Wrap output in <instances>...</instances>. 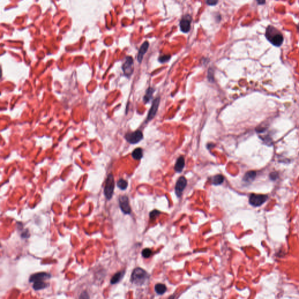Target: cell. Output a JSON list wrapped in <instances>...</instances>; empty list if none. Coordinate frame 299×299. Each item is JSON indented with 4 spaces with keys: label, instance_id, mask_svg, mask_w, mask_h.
<instances>
[{
    "label": "cell",
    "instance_id": "1",
    "mask_svg": "<svg viewBox=\"0 0 299 299\" xmlns=\"http://www.w3.org/2000/svg\"><path fill=\"white\" fill-rule=\"evenodd\" d=\"M266 36L269 41L276 47H279L283 43V35L274 27H268L266 31Z\"/></svg>",
    "mask_w": 299,
    "mask_h": 299
},
{
    "label": "cell",
    "instance_id": "18",
    "mask_svg": "<svg viewBox=\"0 0 299 299\" xmlns=\"http://www.w3.org/2000/svg\"><path fill=\"white\" fill-rule=\"evenodd\" d=\"M156 293L158 294H163L166 290V287L165 284L162 283H158L155 286Z\"/></svg>",
    "mask_w": 299,
    "mask_h": 299
},
{
    "label": "cell",
    "instance_id": "10",
    "mask_svg": "<svg viewBox=\"0 0 299 299\" xmlns=\"http://www.w3.org/2000/svg\"><path fill=\"white\" fill-rule=\"evenodd\" d=\"M160 98H157L153 102L152 106L151 107V109L149 111L148 116H147V120L150 121L151 119H153L154 118V116L157 113V112L158 111V107L160 105Z\"/></svg>",
    "mask_w": 299,
    "mask_h": 299
},
{
    "label": "cell",
    "instance_id": "9",
    "mask_svg": "<svg viewBox=\"0 0 299 299\" xmlns=\"http://www.w3.org/2000/svg\"><path fill=\"white\" fill-rule=\"evenodd\" d=\"M187 181L183 176L180 177L178 181L176 182V185H175V193L176 195L179 197L181 196L182 193L183 192V190L185 189V187L187 186Z\"/></svg>",
    "mask_w": 299,
    "mask_h": 299
},
{
    "label": "cell",
    "instance_id": "15",
    "mask_svg": "<svg viewBox=\"0 0 299 299\" xmlns=\"http://www.w3.org/2000/svg\"><path fill=\"white\" fill-rule=\"evenodd\" d=\"M124 273H125L124 271H121L115 274L111 280V283L112 284H115L116 283H118L123 278Z\"/></svg>",
    "mask_w": 299,
    "mask_h": 299
},
{
    "label": "cell",
    "instance_id": "21",
    "mask_svg": "<svg viewBox=\"0 0 299 299\" xmlns=\"http://www.w3.org/2000/svg\"><path fill=\"white\" fill-rule=\"evenodd\" d=\"M117 185L118 187H119L120 189L125 190L128 186V182L123 179H120L117 182Z\"/></svg>",
    "mask_w": 299,
    "mask_h": 299
},
{
    "label": "cell",
    "instance_id": "19",
    "mask_svg": "<svg viewBox=\"0 0 299 299\" xmlns=\"http://www.w3.org/2000/svg\"><path fill=\"white\" fill-rule=\"evenodd\" d=\"M224 176L221 175H217L212 178V183L214 185H219L224 181Z\"/></svg>",
    "mask_w": 299,
    "mask_h": 299
},
{
    "label": "cell",
    "instance_id": "5",
    "mask_svg": "<svg viewBox=\"0 0 299 299\" xmlns=\"http://www.w3.org/2000/svg\"><path fill=\"white\" fill-rule=\"evenodd\" d=\"M122 69L124 74L128 77L132 74L133 72V59L132 57L128 56L126 57L122 66Z\"/></svg>",
    "mask_w": 299,
    "mask_h": 299
},
{
    "label": "cell",
    "instance_id": "13",
    "mask_svg": "<svg viewBox=\"0 0 299 299\" xmlns=\"http://www.w3.org/2000/svg\"><path fill=\"white\" fill-rule=\"evenodd\" d=\"M185 166V160L183 157H179L176 160L175 165V171L177 172H181Z\"/></svg>",
    "mask_w": 299,
    "mask_h": 299
},
{
    "label": "cell",
    "instance_id": "6",
    "mask_svg": "<svg viewBox=\"0 0 299 299\" xmlns=\"http://www.w3.org/2000/svg\"><path fill=\"white\" fill-rule=\"evenodd\" d=\"M143 137V135L141 131L137 130L136 132L128 133L125 135V139L131 144H136L140 141Z\"/></svg>",
    "mask_w": 299,
    "mask_h": 299
},
{
    "label": "cell",
    "instance_id": "3",
    "mask_svg": "<svg viewBox=\"0 0 299 299\" xmlns=\"http://www.w3.org/2000/svg\"><path fill=\"white\" fill-rule=\"evenodd\" d=\"M115 189V179L112 174H109L107 177L105 185L104 187V195L107 200L112 198Z\"/></svg>",
    "mask_w": 299,
    "mask_h": 299
},
{
    "label": "cell",
    "instance_id": "7",
    "mask_svg": "<svg viewBox=\"0 0 299 299\" xmlns=\"http://www.w3.org/2000/svg\"><path fill=\"white\" fill-rule=\"evenodd\" d=\"M119 206L122 211L124 214H130L131 212V208L129 204V201L128 196H121L119 199Z\"/></svg>",
    "mask_w": 299,
    "mask_h": 299
},
{
    "label": "cell",
    "instance_id": "11",
    "mask_svg": "<svg viewBox=\"0 0 299 299\" xmlns=\"http://www.w3.org/2000/svg\"><path fill=\"white\" fill-rule=\"evenodd\" d=\"M191 17L189 15H186L182 18L180 22L179 26L182 32L187 33L190 31L191 25Z\"/></svg>",
    "mask_w": 299,
    "mask_h": 299
},
{
    "label": "cell",
    "instance_id": "16",
    "mask_svg": "<svg viewBox=\"0 0 299 299\" xmlns=\"http://www.w3.org/2000/svg\"><path fill=\"white\" fill-rule=\"evenodd\" d=\"M132 157L134 160H139L143 157V150L141 148H137L132 152Z\"/></svg>",
    "mask_w": 299,
    "mask_h": 299
},
{
    "label": "cell",
    "instance_id": "30",
    "mask_svg": "<svg viewBox=\"0 0 299 299\" xmlns=\"http://www.w3.org/2000/svg\"><path fill=\"white\" fill-rule=\"evenodd\" d=\"M168 299H174V296H171V297H170Z\"/></svg>",
    "mask_w": 299,
    "mask_h": 299
},
{
    "label": "cell",
    "instance_id": "31",
    "mask_svg": "<svg viewBox=\"0 0 299 299\" xmlns=\"http://www.w3.org/2000/svg\"><path fill=\"white\" fill-rule=\"evenodd\" d=\"M298 29H299V25H298Z\"/></svg>",
    "mask_w": 299,
    "mask_h": 299
},
{
    "label": "cell",
    "instance_id": "22",
    "mask_svg": "<svg viewBox=\"0 0 299 299\" xmlns=\"http://www.w3.org/2000/svg\"><path fill=\"white\" fill-rule=\"evenodd\" d=\"M142 256H143L145 258H149L150 256L152 255V251L149 248H145L142 251Z\"/></svg>",
    "mask_w": 299,
    "mask_h": 299
},
{
    "label": "cell",
    "instance_id": "20",
    "mask_svg": "<svg viewBox=\"0 0 299 299\" xmlns=\"http://www.w3.org/2000/svg\"><path fill=\"white\" fill-rule=\"evenodd\" d=\"M47 286H48V284L45 283L44 282H35L33 283V288L36 290H39L41 289L45 288H47Z\"/></svg>",
    "mask_w": 299,
    "mask_h": 299
},
{
    "label": "cell",
    "instance_id": "17",
    "mask_svg": "<svg viewBox=\"0 0 299 299\" xmlns=\"http://www.w3.org/2000/svg\"><path fill=\"white\" fill-rule=\"evenodd\" d=\"M154 92V90L152 88H149V89H147V90L146 91L145 95H144V99H143V101H144L145 103H148L151 100V99L152 98Z\"/></svg>",
    "mask_w": 299,
    "mask_h": 299
},
{
    "label": "cell",
    "instance_id": "28",
    "mask_svg": "<svg viewBox=\"0 0 299 299\" xmlns=\"http://www.w3.org/2000/svg\"><path fill=\"white\" fill-rule=\"evenodd\" d=\"M218 2L217 1H208L206 2L207 4L208 5V6H215L216 5V4Z\"/></svg>",
    "mask_w": 299,
    "mask_h": 299
},
{
    "label": "cell",
    "instance_id": "26",
    "mask_svg": "<svg viewBox=\"0 0 299 299\" xmlns=\"http://www.w3.org/2000/svg\"><path fill=\"white\" fill-rule=\"evenodd\" d=\"M213 69H209L208 72V78L209 81L213 80Z\"/></svg>",
    "mask_w": 299,
    "mask_h": 299
},
{
    "label": "cell",
    "instance_id": "8",
    "mask_svg": "<svg viewBox=\"0 0 299 299\" xmlns=\"http://www.w3.org/2000/svg\"><path fill=\"white\" fill-rule=\"evenodd\" d=\"M51 278V275L46 272H39L32 275L29 278V282L35 283L37 282H44L45 280H48Z\"/></svg>",
    "mask_w": 299,
    "mask_h": 299
},
{
    "label": "cell",
    "instance_id": "2",
    "mask_svg": "<svg viewBox=\"0 0 299 299\" xmlns=\"http://www.w3.org/2000/svg\"><path fill=\"white\" fill-rule=\"evenodd\" d=\"M149 278L148 274L144 269L137 267L134 269L131 276V282L134 284L141 286L146 282Z\"/></svg>",
    "mask_w": 299,
    "mask_h": 299
},
{
    "label": "cell",
    "instance_id": "12",
    "mask_svg": "<svg viewBox=\"0 0 299 299\" xmlns=\"http://www.w3.org/2000/svg\"><path fill=\"white\" fill-rule=\"evenodd\" d=\"M149 47V43L148 42H145L140 47L139 49V53L137 55V61L139 63H141L143 60L144 54L147 52V50Z\"/></svg>",
    "mask_w": 299,
    "mask_h": 299
},
{
    "label": "cell",
    "instance_id": "27",
    "mask_svg": "<svg viewBox=\"0 0 299 299\" xmlns=\"http://www.w3.org/2000/svg\"><path fill=\"white\" fill-rule=\"evenodd\" d=\"M278 173H277V172H272V173H271V174H270V178H271V179L272 180H273V181L275 180V179H276L278 178Z\"/></svg>",
    "mask_w": 299,
    "mask_h": 299
},
{
    "label": "cell",
    "instance_id": "29",
    "mask_svg": "<svg viewBox=\"0 0 299 299\" xmlns=\"http://www.w3.org/2000/svg\"><path fill=\"white\" fill-rule=\"evenodd\" d=\"M258 4H262L265 3V1H258Z\"/></svg>",
    "mask_w": 299,
    "mask_h": 299
},
{
    "label": "cell",
    "instance_id": "4",
    "mask_svg": "<svg viewBox=\"0 0 299 299\" xmlns=\"http://www.w3.org/2000/svg\"><path fill=\"white\" fill-rule=\"evenodd\" d=\"M267 196L265 195L251 194L249 199V202L252 206L258 207L261 206L267 200Z\"/></svg>",
    "mask_w": 299,
    "mask_h": 299
},
{
    "label": "cell",
    "instance_id": "25",
    "mask_svg": "<svg viewBox=\"0 0 299 299\" xmlns=\"http://www.w3.org/2000/svg\"><path fill=\"white\" fill-rule=\"evenodd\" d=\"M79 299H90V296H89L88 293H87V292L86 291H83L81 293Z\"/></svg>",
    "mask_w": 299,
    "mask_h": 299
},
{
    "label": "cell",
    "instance_id": "24",
    "mask_svg": "<svg viewBox=\"0 0 299 299\" xmlns=\"http://www.w3.org/2000/svg\"><path fill=\"white\" fill-rule=\"evenodd\" d=\"M170 58H171V56L170 55H165L160 57L158 60L161 63H165L166 61H168Z\"/></svg>",
    "mask_w": 299,
    "mask_h": 299
},
{
    "label": "cell",
    "instance_id": "23",
    "mask_svg": "<svg viewBox=\"0 0 299 299\" xmlns=\"http://www.w3.org/2000/svg\"><path fill=\"white\" fill-rule=\"evenodd\" d=\"M160 212L158 211V210H153L152 211L151 213H150V219H151L152 220H155L160 214Z\"/></svg>",
    "mask_w": 299,
    "mask_h": 299
},
{
    "label": "cell",
    "instance_id": "14",
    "mask_svg": "<svg viewBox=\"0 0 299 299\" xmlns=\"http://www.w3.org/2000/svg\"><path fill=\"white\" fill-rule=\"evenodd\" d=\"M256 176V172L255 171H250L247 172L244 176L243 180L246 182H250L254 180Z\"/></svg>",
    "mask_w": 299,
    "mask_h": 299
}]
</instances>
